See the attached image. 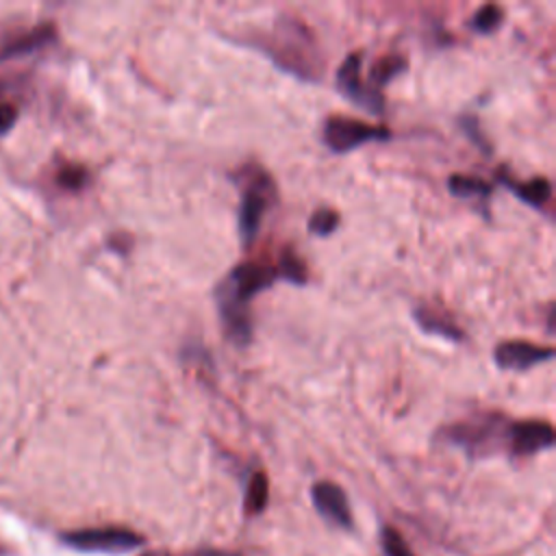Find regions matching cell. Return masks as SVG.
Returning <instances> with one entry per match:
<instances>
[{"mask_svg":"<svg viewBox=\"0 0 556 556\" xmlns=\"http://www.w3.org/2000/svg\"><path fill=\"white\" fill-rule=\"evenodd\" d=\"M278 280V269L274 265L261 261L239 263L230 269L228 276L217 285L215 300L219 308V317L224 321V330L230 341L237 345H248L252 337V319H250V300L271 287Z\"/></svg>","mask_w":556,"mask_h":556,"instance_id":"1","label":"cell"},{"mask_svg":"<svg viewBox=\"0 0 556 556\" xmlns=\"http://www.w3.org/2000/svg\"><path fill=\"white\" fill-rule=\"evenodd\" d=\"M274 198H276L274 180L265 172H256L250 178V182L245 185V191L241 193V202H239V219L237 222H239L241 241L245 245H250L254 241V237L258 235L265 211L274 202Z\"/></svg>","mask_w":556,"mask_h":556,"instance_id":"2","label":"cell"},{"mask_svg":"<svg viewBox=\"0 0 556 556\" xmlns=\"http://www.w3.org/2000/svg\"><path fill=\"white\" fill-rule=\"evenodd\" d=\"M387 137H389V130L384 126H374V124H365L361 119L341 117V115L328 117L321 130V139L326 148H330L337 154L350 152L369 141H382Z\"/></svg>","mask_w":556,"mask_h":556,"instance_id":"3","label":"cell"},{"mask_svg":"<svg viewBox=\"0 0 556 556\" xmlns=\"http://www.w3.org/2000/svg\"><path fill=\"white\" fill-rule=\"evenodd\" d=\"M61 541L80 552H106V554H122L143 545V536H139L128 528H83V530L65 532Z\"/></svg>","mask_w":556,"mask_h":556,"instance_id":"4","label":"cell"},{"mask_svg":"<svg viewBox=\"0 0 556 556\" xmlns=\"http://www.w3.org/2000/svg\"><path fill=\"white\" fill-rule=\"evenodd\" d=\"M361 52H352L343 59V63L337 70V87L356 106L369 111L371 115H380L384 111V98L374 87H365L361 83Z\"/></svg>","mask_w":556,"mask_h":556,"instance_id":"5","label":"cell"},{"mask_svg":"<svg viewBox=\"0 0 556 556\" xmlns=\"http://www.w3.org/2000/svg\"><path fill=\"white\" fill-rule=\"evenodd\" d=\"M493 358L502 369H530L534 365H541L545 361L554 358V348L549 345H536L530 341H502L493 350Z\"/></svg>","mask_w":556,"mask_h":556,"instance_id":"6","label":"cell"},{"mask_svg":"<svg viewBox=\"0 0 556 556\" xmlns=\"http://www.w3.org/2000/svg\"><path fill=\"white\" fill-rule=\"evenodd\" d=\"M504 426H506V421L500 415H489L478 421L454 424L450 428V441L456 445H463L465 450H471V452L486 450L495 434H508V430L504 432Z\"/></svg>","mask_w":556,"mask_h":556,"instance_id":"7","label":"cell"},{"mask_svg":"<svg viewBox=\"0 0 556 556\" xmlns=\"http://www.w3.org/2000/svg\"><path fill=\"white\" fill-rule=\"evenodd\" d=\"M508 443L515 454H536L554 445V428L541 419L513 421L508 426Z\"/></svg>","mask_w":556,"mask_h":556,"instance_id":"8","label":"cell"},{"mask_svg":"<svg viewBox=\"0 0 556 556\" xmlns=\"http://www.w3.org/2000/svg\"><path fill=\"white\" fill-rule=\"evenodd\" d=\"M311 497H313V504L315 508L332 523L337 526H352V517H350V508H348V500H345V493L339 484L334 482H328V480H321L317 484H313L311 489Z\"/></svg>","mask_w":556,"mask_h":556,"instance_id":"9","label":"cell"},{"mask_svg":"<svg viewBox=\"0 0 556 556\" xmlns=\"http://www.w3.org/2000/svg\"><path fill=\"white\" fill-rule=\"evenodd\" d=\"M56 37V28L52 24H37L20 35L9 37L2 46H0V61L4 59H15V56H24L30 54L37 48L48 46L50 41H54Z\"/></svg>","mask_w":556,"mask_h":556,"instance_id":"10","label":"cell"},{"mask_svg":"<svg viewBox=\"0 0 556 556\" xmlns=\"http://www.w3.org/2000/svg\"><path fill=\"white\" fill-rule=\"evenodd\" d=\"M500 180H502L517 198H521L523 202H528V204H532V206H543V204L549 200V195H552V185H549V180L543 178V176L530 178V180H526V182L513 180V178H508V176H500Z\"/></svg>","mask_w":556,"mask_h":556,"instance_id":"11","label":"cell"},{"mask_svg":"<svg viewBox=\"0 0 556 556\" xmlns=\"http://www.w3.org/2000/svg\"><path fill=\"white\" fill-rule=\"evenodd\" d=\"M415 321L430 334L450 339V341H463V330L447 319L443 313H437L432 308H415Z\"/></svg>","mask_w":556,"mask_h":556,"instance_id":"12","label":"cell"},{"mask_svg":"<svg viewBox=\"0 0 556 556\" xmlns=\"http://www.w3.org/2000/svg\"><path fill=\"white\" fill-rule=\"evenodd\" d=\"M447 189L456 198H489L491 193V185L484 178L465 174H452L447 178Z\"/></svg>","mask_w":556,"mask_h":556,"instance_id":"13","label":"cell"},{"mask_svg":"<svg viewBox=\"0 0 556 556\" xmlns=\"http://www.w3.org/2000/svg\"><path fill=\"white\" fill-rule=\"evenodd\" d=\"M267 495H269V482L263 471H256L248 484V497H245V510L250 515L263 513L267 506Z\"/></svg>","mask_w":556,"mask_h":556,"instance_id":"14","label":"cell"},{"mask_svg":"<svg viewBox=\"0 0 556 556\" xmlns=\"http://www.w3.org/2000/svg\"><path fill=\"white\" fill-rule=\"evenodd\" d=\"M504 20V11L497 4H482L473 15H471V28L478 33H493L500 28Z\"/></svg>","mask_w":556,"mask_h":556,"instance_id":"15","label":"cell"},{"mask_svg":"<svg viewBox=\"0 0 556 556\" xmlns=\"http://www.w3.org/2000/svg\"><path fill=\"white\" fill-rule=\"evenodd\" d=\"M404 67H406V61H404L402 56L389 54V56H382L380 61L374 63L369 76H371V80H374L376 85H384V83H389L393 76H397L400 72H404Z\"/></svg>","mask_w":556,"mask_h":556,"instance_id":"16","label":"cell"},{"mask_svg":"<svg viewBox=\"0 0 556 556\" xmlns=\"http://www.w3.org/2000/svg\"><path fill=\"white\" fill-rule=\"evenodd\" d=\"M20 117V104L7 85H0V137L7 135Z\"/></svg>","mask_w":556,"mask_h":556,"instance_id":"17","label":"cell"},{"mask_svg":"<svg viewBox=\"0 0 556 556\" xmlns=\"http://www.w3.org/2000/svg\"><path fill=\"white\" fill-rule=\"evenodd\" d=\"M337 226H339V213L334 208H328V206L317 208L308 219V230L317 237L332 235L337 230Z\"/></svg>","mask_w":556,"mask_h":556,"instance_id":"18","label":"cell"},{"mask_svg":"<svg viewBox=\"0 0 556 556\" xmlns=\"http://www.w3.org/2000/svg\"><path fill=\"white\" fill-rule=\"evenodd\" d=\"M276 269H278V276H282L289 282H298V285L306 282V267H304V263L295 254L285 252Z\"/></svg>","mask_w":556,"mask_h":556,"instance_id":"19","label":"cell"},{"mask_svg":"<svg viewBox=\"0 0 556 556\" xmlns=\"http://www.w3.org/2000/svg\"><path fill=\"white\" fill-rule=\"evenodd\" d=\"M382 547H384V554L387 556H415L406 541L393 530V528H384L382 530Z\"/></svg>","mask_w":556,"mask_h":556,"instance_id":"20","label":"cell"},{"mask_svg":"<svg viewBox=\"0 0 556 556\" xmlns=\"http://www.w3.org/2000/svg\"><path fill=\"white\" fill-rule=\"evenodd\" d=\"M56 180H59L61 187L80 189V187L85 185V180H87V172H85L83 167H78V165H67V167H63V169L59 172Z\"/></svg>","mask_w":556,"mask_h":556,"instance_id":"21","label":"cell"},{"mask_svg":"<svg viewBox=\"0 0 556 556\" xmlns=\"http://www.w3.org/2000/svg\"><path fill=\"white\" fill-rule=\"evenodd\" d=\"M476 126H478V124H476L473 117H471V119H463V128L467 130V135H469L482 150H486V146H484V141H482V135L476 130Z\"/></svg>","mask_w":556,"mask_h":556,"instance_id":"22","label":"cell"},{"mask_svg":"<svg viewBox=\"0 0 556 556\" xmlns=\"http://www.w3.org/2000/svg\"><path fill=\"white\" fill-rule=\"evenodd\" d=\"M141 556H169V554H165V552H146Z\"/></svg>","mask_w":556,"mask_h":556,"instance_id":"23","label":"cell"}]
</instances>
